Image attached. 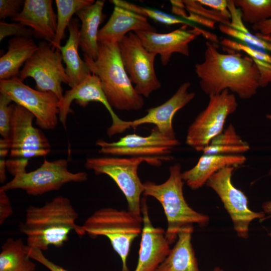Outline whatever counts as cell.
I'll list each match as a JSON object with an SVG mask.
<instances>
[{
	"label": "cell",
	"instance_id": "27",
	"mask_svg": "<svg viewBox=\"0 0 271 271\" xmlns=\"http://www.w3.org/2000/svg\"><path fill=\"white\" fill-rule=\"evenodd\" d=\"M94 0H56L57 28L55 37L51 44L54 49L60 50L64 32L68 27L73 15L84 7L93 4Z\"/></svg>",
	"mask_w": 271,
	"mask_h": 271
},
{
	"label": "cell",
	"instance_id": "44",
	"mask_svg": "<svg viewBox=\"0 0 271 271\" xmlns=\"http://www.w3.org/2000/svg\"><path fill=\"white\" fill-rule=\"evenodd\" d=\"M6 161L4 158H1L0 161V181L4 183L6 179Z\"/></svg>",
	"mask_w": 271,
	"mask_h": 271
},
{
	"label": "cell",
	"instance_id": "36",
	"mask_svg": "<svg viewBox=\"0 0 271 271\" xmlns=\"http://www.w3.org/2000/svg\"><path fill=\"white\" fill-rule=\"evenodd\" d=\"M250 149L249 144L247 143L243 145L238 146H212L209 145L204 148L202 152L203 154L207 155H225L238 154L248 151Z\"/></svg>",
	"mask_w": 271,
	"mask_h": 271
},
{
	"label": "cell",
	"instance_id": "11",
	"mask_svg": "<svg viewBox=\"0 0 271 271\" xmlns=\"http://www.w3.org/2000/svg\"><path fill=\"white\" fill-rule=\"evenodd\" d=\"M122 62L134 89L148 97L161 87L155 69L156 54L148 51L134 32H129L118 43Z\"/></svg>",
	"mask_w": 271,
	"mask_h": 271
},
{
	"label": "cell",
	"instance_id": "47",
	"mask_svg": "<svg viewBox=\"0 0 271 271\" xmlns=\"http://www.w3.org/2000/svg\"><path fill=\"white\" fill-rule=\"evenodd\" d=\"M267 117L271 119V115H268Z\"/></svg>",
	"mask_w": 271,
	"mask_h": 271
},
{
	"label": "cell",
	"instance_id": "42",
	"mask_svg": "<svg viewBox=\"0 0 271 271\" xmlns=\"http://www.w3.org/2000/svg\"><path fill=\"white\" fill-rule=\"evenodd\" d=\"M252 29L256 32L255 36L271 43V19L252 25Z\"/></svg>",
	"mask_w": 271,
	"mask_h": 271
},
{
	"label": "cell",
	"instance_id": "26",
	"mask_svg": "<svg viewBox=\"0 0 271 271\" xmlns=\"http://www.w3.org/2000/svg\"><path fill=\"white\" fill-rule=\"evenodd\" d=\"M21 238H9L2 246L0 271H35L36 264Z\"/></svg>",
	"mask_w": 271,
	"mask_h": 271
},
{
	"label": "cell",
	"instance_id": "3",
	"mask_svg": "<svg viewBox=\"0 0 271 271\" xmlns=\"http://www.w3.org/2000/svg\"><path fill=\"white\" fill-rule=\"evenodd\" d=\"M83 60L91 73L99 78L112 108L121 111L142 108L144 99L134 89L124 69L118 43L100 42L97 59L94 60L83 54Z\"/></svg>",
	"mask_w": 271,
	"mask_h": 271
},
{
	"label": "cell",
	"instance_id": "16",
	"mask_svg": "<svg viewBox=\"0 0 271 271\" xmlns=\"http://www.w3.org/2000/svg\"><path fill=\"white\" fill-rule=\"evenodd\" d=\"M189 82L182 83L176 92L163 104L147 110L144 116L131 121L122 120L114 132V136L121 133L129 128L136 129L144 124H153L159 131L171 137L176 138L172 121L175 113L183 108L195 96L193 92H189Z\"/></svg>",
	"mask_w": 271,
	"mask_h": 271
},
{
	"label": "cell",
	"instance_id": "15",
	"mask_svg": "<svg viewBox=\"0 0 271 271\" xmlns=\"http://www.w3.org/2000/svg\"><path fill=\"white\" fill-rule=\"evenodd\" d=\"M186 26L168 33L151 31L134 33L148 51L160 55L161 63L165 66L174 53L189 56V44L199 35H202L205 38L212 42L217 39L215 35L197 27L193 28L192 30H187Z\"/></svg>",
	"mask_w": 271,
	"mask_h": 271
},
{
	"label": "cell",
	"instance_id": "33",
	"mask_svg": "<svg viewBox=\"0 0 271 271\" xmlns=\"http://www.w3.org/2000/svg\"><path fill=\"white\" fill-rule=\"evenodd\" d=\"M12 101L7 95L0 93V134L6 140H10Z\"/></svg>",
	"mask_w": 271,
	"mask_h": 271
},
{
	"label": "cell",
	"instance_id": "24",
	"mask_svg": "<svg viewBox=\"0 0 271 271\" xmlns=\"http://www.w3.org/2000/svg\"><path fill=\"white\" fill-rule=\"evenodd\" d=\"M69 38L60 51L65 64L66 73L69 78V86L72 88L82 82L91 72L78 52L79 30L77 21L72 19L68 27Z\"/></svg>",
	"mask_w": 271,
	"mask_h": 271
},
{
	"label": "cell",
	"instance_id": "9",
	"mask_svg": "<svg viewBox=\"0 0 271 271\" xmlns=\"http://www.w3.org/2000/svg\"><path fill=\"white\" fill-rule=\"evenodd\" d=\"M60 50L44 41L27 61L20 71L19 78L22 81L28 77L36 82V89L54 93L60 101L63 96L62 83H69V78L62 64Z\"/></svg>",
	"mask_w": 271,
	"mask_h": 271
},
{
	"label": "cell",
	"instance_id": "41",
	"mask_svg": "<svg viewBox=\"0 0 271 271\" xmlns=\"http://www.w3.org/2000/svg\"><path fill=\"white\" fill-rule=\"evenodd\" d=\"M203 6L219 12L226 18L231 19V15L228 9V1L226 0H197Z\"/></svg>",
	"mask_w": 271,
	"mask_h": 271
},
{
	"label": "cell",
	"instance_id": "31",
	"mask_svg": "<svg viewBox=\"0 0 271 271\" xmlns=\"http://www.w3.org/2000/svg\"><path fill=\"white\" fill-rule=\"evenodd\" d=\"M219 43L228 50L242 51L252 59L271 64V55L261 49L227 38L222 39Z\"/></svg>",
	"mask_w": 271,
	"mask_h": 271
},
{
	"label": "cell",
	"instance_id": "37",
	"mask_svg": "<svg viewBox=\"0 0 271 271\" xmlns=\"http://www.w3.org/2000/svg\"><path fill=\"white\" fill-rule=\"evenodd\" d=\"M26 251L33 260L39 262L50 271H68L47 258L41 250L29 247L26 245Z\"/></svg>",
	"mask_w": 271,
	"mask_h": 271
},
{
	"label": "cell",
	"instance_id": "22",
	"mask_svg": "<svg viewBox=\"0 0 271 271\" xmlns=\"http://www.w3.org/2000/svg\"><path fill=\"white\" fill-rule=\"evenodd\" d=\"M104 3L105 1H96L76 13L81 22L79 33V47L83 54L94 60L98 55V28L102 18Z\"/></svg>",
	"mask_w": 271,
	"mask_h": 271
},
{
	"label": "cell",
	"instance_id": "45",
	"mask_svg": "<svg viewBox=\"0 0 271 271\" xmlns=\"http://www.w3.org/2000/svg\"><path fill=\"white\" fill-rule=\"evenodd\" d=\"M269 174L271 175V168L269 171ZM262 208L263 210V212L266 213H271V200L266 201L263 203ZM269 235L271 236V232L269 233Z\"/></svg>",
	"mask_w": 271,
	"mask_h": 271
},
{
	"label": "cell",
	"instance_id": "40",
	"mask_svg": "<svg viewBox=\"0 0 271 271\" xmlns=\"http://www.w3.org/2000/svg\"><path fill=\"white\" fill-rule=\"evenodd\" d=\"M13 213V209L7 191L0 188V225Z\"/></svg>",
	"mask_w": 271,
	"mask_h": 271
},
{
	"label": "cell",
	"instance_id": "34",
	"mask_svg": "<svg viewBox=\"0 0 271 271\" xmlns=\"http://www.w3.org/2000/svg\"><path fill=\"white\" fill-rule=\"evenodd\" d=\"M247 144L236 132L233 125L230 124L223 131L213 138L209 145L212 146H238Z\"/></svg>",
	"mask_w": 271,
	"mask_h": 271
},
{
	"label": "cell",
	"instance_id": "5",
	"mask_svg": "<svg viewBox=\"0 0 271 271\" xmlns=\"http://www.w3.org/2000/svg\"><path fill=\"white\" fill-rule=\"evenodd\" d=\"M82 226L90 237H107L121 258V271H129L127 257L132 241L142 233V216H138L128 210L102 208L87 218Z\"/></svg>",
	"mask_w": 271,
	"mask_h": 271
},
{
	"label": "cell",
	"instance_id": "10",
	"mask_svg": "<svg viewBox=\"0 0 271 271\" xmlns=\"http://www.w3.org/2000/svg\"><path fill=\"white\" fill-rule=\"evenodd\" d=\"M0 93L31 112L40 128L53 129L56 127L59 120L60 100L54 93L34 89L19 77L0 80Z\"/></svg>",
	"mask_w": 271,
	"mask_h": 271
},
{
	"label": "cell",
	"instance_id": "23",
	"mask_svg": "<svg viewBox=\"0 0 271 271\" xmlns=\"http://www.w3.org/2000/svg\"><path fill=\"white\" fill-rule=\"evenodd\" d=\"M193 226L182 229L173 247L156 271H200L191 243Z\"/></svg>",
	"mask_w": 271,
	"mask_h": 271
},
{
	"label": "cell",
	"instance_id": "12",
	"mask_svg": "<svg viewBox=\"0 0 271 271\" xmlns=\"http://www.w3.org/2000/svg\"><path fill=\"white\" fill-rule=\"evenodd\" d=\"M234 169V167L227 166L219 170L208 179L206 185L212 189L220 198L231 218L238 236L246 238L248 236L250 222L256 218L263 220L265 218V214L264 212H256L249 208L246 195L231 182Z\"/></svg>",
	"mask_w": 271,
	"mask_h": 271
},
{
	"label": "cell",
	"instance_id": "17",
	"mask_svg": "<svg viewBox=\"0 0 271 271\" xmlns=\"http://www.w3.org/2000/svg\"><path fill=\"white\" fill-rule=\"evenodd\" d=\"M141 204L143 229L138 263L133 271H156L170 252V243L166 231L153 225L145 197L141 198Z\"/></svg>",
	"mask_w": 271,
	"mask_h": 271
},
{
	"label": "cell",
	"instance_id": "6",
	"mask_svg": "<svg viewBox=\"0 0 271 271\" xmlns=\"http://www.w3.org/2000/svg\"><path fill=\"white\" fill-rule=\"evenodd\" d=\"M166 158L151 157H101L87 159L86 168L96 174H105L110 177L124 195L128 210L142 216L141 196L144 191L143 183L138 174L139 165L145 162L151 165L159 166Z\"/></svg>",
	"mask_w": 271,
	"mask_h": 271
},
{
	"label": "cell",
	"instance_id": "1",
	"mask_svg": "<svg viewBox=\"0 0 271 271\" xmlns=\"http://www.w3.org/2000/svg\"><path fill=\"white\" fill-rule=\"evenodd\" d=\"M204 60L195 66L202 91L209 96L228 90L242 99L253 96L259 87V73L252 58L239 53H220L212 42L206 43Z\"/></svg>",
	"mask_w": 271,
	"mask_h": 271
},
{
	"label": "cell",
	"instance_id": "39",
	"mask_svg": "<svg viewBox=\"0 0 271 271\" xmlns=\"http://www.w3.org/2000/svg\"><path fill=\"white\" fill-rule=\"evenodd\" d=\"M259 73V87H265L271 84V64L252 59Z\"/></svg>",
	"mask_w": 271,
	"mask_h": 271
},
{
	"label": "cell",
	"instance_id": "28",
	"mask_svg": "<svg viewBox=\"0 0 271 271\" xmlns=\"http://www.w3.org/2000/svg\"><path fill=\"white\" fill-rule=\"evenodd\" d=\"M242 21L252 25L271 19V0H234Z\"/></svg>",
	"mask_w": 271,
	"mask_h": 271
},
{
	"label": "cell",
	"instance_id": "18",
	"mask_svg": "<svg viewBox=\"0 0 271 271\" xmlns=\"http://www.w3.org/2000/svg\"><path fill=\"white\" fill-rule=\"evenodd\" d=\"M73 100L79 106L85 107L90 102L96 101L102 104L109 112L112 124L107 128V134H110L121 123L122 120L114 113L109 104L101 87L99 78L90 74L82 82L66 91L59 103V120L64 128L66 126L68 115L72 113L71 105Z\"/></svg>",
	"mask_w": 271,
	"mask_h": 271
},
{
	"label": "cell",
	"instance_id": "4",
	"mask_svg": "<svg viewBox=\"0 0 271 271\" xmlns=\"http://www.w3.org/2000/svg\"><path fill=\"white\" fill-rule=\"evenodd\" d=\"M169 173V178L163 183L158 184L150 181L144 183L143 194L154 197L162 206L167 221L166 237L171 244L177 240L182 229L194 223L204 226L209 219L207 215L193 210L186 202L181 165L176 163L170 166Z\"/></svg>",
	"mask_w": 271,
	"mask_h": 271
},
{
	"label": "cell",
	"instance_id": "13",
	"mask_svg": "<svg viewBox=\"0 0 271 271\" xmlns=\"http://www.w3.org/2000/svg\"><path fill=\"white\" fill-rule=\"evenodd\" d=\"M180 144L176 138L170 137L157 127L153 128L147 136L128 134L116 142H107L98 140L96 145L100 147L99 153L113 156L130 157H151L171 159L170 154Z\"/></svg>",
	"mask_w": 271,
	"mask_h": 271
},
{
	"label": "cell",
	"instance_id": "46",
	"mask_svg": "<svg viewBox=\"0 0 271 271\" xmlns=\"http://www.w3.org/2000/svg\"><path fill=\"white\" fill-rule=\"evenodd\" d=\"M213 271H223V270L220 268V267H216L213 269Z\"/></svg>",
	"mask_w": 271,
	"mask_h": 271
},
{
	"label": "cell",
	"instance_id": "14",
	"mask_svg": "<svg viewBox=\"0 0 271 271\" xmlns=\"http://www.w3.org/2000/svg\"><path fill=\"white\" fill-rule=\"evenodd\" d=\"M34 118L27 109L13 103L9 140L11 157L28 160L46 156L50 152L47 138L33 125Z\"/></svg>",
	"mask_w": 271,
	"mask_h": 271
},
{
	"label": "cell",
	"instance_id": "38",
	"mask_svg": "<svg viewBox=\"0 0 271 271\" xmlns=\"http://www.w3.org/2000/svg\"><path fill=\"white\" fill-rule=\"evenodd\" d=\"M24 3L22 0H0V19L16 16L21 11V7Z\"/></svg>",
	"mask_w": 271,
	"mask_h": 271
},
{
	"label": "cell",
	"instance_id": "21",
	"mask_svg": "<svg viewBox=\"0 0 271 271\" xmlns=\"http://www.w3.org/2000/svg\"><path fill=\"white\" fill-rule=\"evenodd\" d=\"M246 160L245 156L239 155L203 154L194 167L182 173V179L191 189L196 190L219 170L242 165Z\"/></svg>",
	"mask_w": 271,
	"mask_h": 271
},
{
	"label": "cell",
	"instance_id": "25",
	"mask_svg": "<svg viewBox=\"0 0 271 271\" xmlns=\"http://www.w3.org/2000/svg\"><path fill=\"white\" fill-rule=\"evenodd\" d=\"M31 37H14L8 41V51L0 58V80L18 77L21 67L38 50Z\"/></svg>",
	"mask_w": 271,
	"mask_h": 271
},
{
	"label": "cell",
	"instance_id": "20",
	"mask_svg": "<svg viewBox=\"0 0 271 271\" xmlns=\"http://www.w3.org/2000/svg\"><path fill=\"white\" fill-rule=\"evenodd\" d=\"M133 31L156 32L147 18L123 8L114 6L107 23L99 29L98 43L120 42L127 33Z\"/></svg>",
	"mask_w": 271,
	"mask_h": 271
},
{
	"label": "cell",
	"instance_id": "32",
	"mask_svg": "<svg viewBox=\"0 0 271 271\" xmlns=\"http://www.w3.org/2000/svg\"><path fill=\"white\" fill-rule=\"evenodd\" d=\"M182 2L185 6V8L188 11L201 16L215 22H219L221 24L229 26L231 25L230 19L226 18L221 13L205 8L198 1L184 0Z\"/></svg>",
	"mask_w": 271,
	"mask_h": 271
},
{
	"label": "cell",
	"instance_id": "19",
	"mask_svg": "<svg viewBox=\"0 0 271 271\" xmlns=\"http://www.w3.org/2000/svg\"><path fill=\"white\" fill-rule=\"evenodd\" d=\"M52 4V0H25L20 13L11 19L30 27L36 38L51 44L57 28V15Z\"/></svg>",
	"mask_w": 271,
	"mask_h": 271
},
{
	"label": "cell",
	"instance_id": "8",
	"mask_svg": "<svg viewBox=\"0 0 271 271\" xmlns=\"http://www.w3.org/2000/svg\"><path fill=\"white\" fill-rule=\"evenodd\" d=\"M87 179L86 172H70L66 159L53 161L45 160L39 168L17 175L0 188L6 191L22 189L30 195L37 196L58 190L68 183L83 182Z\"/></svg>",
	"mask_w": 271,
	"mask_h": 271
},
{
	"label": "cell",
	"instance_id": "7",
	"mask_svg": "<svg viewBox=\"0 0 271 271\" xmlns=\"http://www.w3.org/2000/svg\"><path fill=\"white\" fill-rule=\"evenodd\" d=\"M206 108L197 116L187 129L186 144L198 152L222 132L226 118L237 109L235 96L224 90L209 96Z\"/></svg>",
	"mask_w": 271,
	"mask_h": 271
},
{
	"label": "cell",
	"instance_id": "35",
	"mask_svg": "<svg viewBox=\"0 0 271 271\" xmlns=\"http://www.w3.org/2000/svg\"><path fill=\"white\" fill-rule=\"evenodd\" d=\"M34 35L31 29L20 22L6 23L1 21L0 23V41L8 36L31 37Z\"/></svg>",
	"mask_w": 271,
	"mask_h": 271
},
{
	"label": "cell",
	"instance_id": "29",
	"mask_svg": "<svg viewBox=\"0 0 271 271\" xmlns=\"http://www.w3.org/2000/svg\"><path fill=\"white\" fill-rule=\"evenodd\" d=\"M110 2L113 4L114 6L123 8L147 18L149 17L162 24L167 25L183 24L194 27L189 22L160 11L144 8L124 1L112 0Z\"/></svg>",
	"mask_w": 271,
	"mask_h": 271
},
{
	"label": "cell",
	"instance_id": "2",
	"mask_svg": "<svg viewBox=\"0 0 271 271\" xmlns=\"http://www.w3.org/2000/svg\"><path fill=\"white\" fill-rule=\"evenodd\" d=\"M78 218L71 201L59 196L42 206H29L19 230L27 236V246L44 251L50 245L62 246L71 231L79 236L85 235L82 225L76 222Z\"/></svg>",
	"mask_w": 271,
	"mask_h": 271
},
{
	"label": "cell",
	"instance_id": "43",
	"mask_svg": "<svg viewBox=\"0 0 271 271\" xmlns=\"http://www.w3.org/2000/svg\"><path fill=\"white\" fill-rule=\"evenodd\" d=\"M28 160L18 158L15 160L6 161V168L9 172L14 176L26 172V168Z\"/></svg>",
	"mask_w": 271,
	"mask_h": 271
},
{
	"label": "cell",
	"instance_id": "30",
	"mask_svg": "<svg viewBox=\"0 0 271 271\" xmlns=\"http://www.w3.org/2000/svg\"><path fill=\"white\" fill-rule=\"evenodd\" d=\"M218 28L220 31L222 33L239 40L243 44L257 48L265 51H271V43L253 35L249 32H244L221 24L219 25Z\"/></svg>",
	"mask_w": 271,
	"mask_h": 271
}]
</instances>
